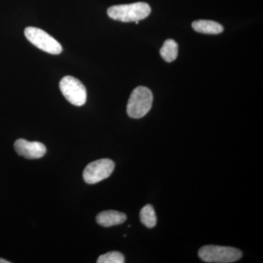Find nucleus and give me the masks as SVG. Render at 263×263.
Masks as SVG:
<instances>
[{"label":"nucleus","mask_w":263,"mask_h":263,"mask_svg":"<svg viewBox=\"0 0 263 263\" xmlns=\"http://www.w3.org/2000/svg\"><path fill=\"white\" fill-rule=\"evenodd\" d=\"M151 8L146 3L114 5L108 9V15L114 20L122 22H139L150 15Z\"/></svg>","instance_id":"obj_1"},{"label":"nucleus","mask_w":263,"mask_h":263,"mask_svg":"<svg viewBox=\"0 0 263 263\" xmlns=\"http://www.w3.org/2000/svg\"><path fill=\"white\" fill-rule=\"evenodd\" d=\"M153 103L152 91L145 86H138L133 90L128 100L127 112L133 119H141L151 110Z\"/></svg>","instance_id":"obj_2"},{"label":"nucleus","mask_w":263,"mask_h":263,"mask_svg":"<svg viewBox=\"0 0 263 263\" xmlns=\"http://www.w3.org/2000/svg\"><path fill=\"white\" fill-rule=\"evenodd\" d=\"M198 255L204 262L230 263L238 261L241 258L243 254L239 249L233 247L209 245L200 248Z\"/></svg>","instance_id":"obj_3"},{"label":"nucleus","mask_w":263,"mask_h":263,"mask_svg":"<svg viewBox=\"0 0 263 263\" xmlns=\"http://www.w3.org/2000/svg\"><path fill=\"white\" fill-rule=\"evenodd\" d=\"M24 34L29 42L46 53L54 55L62 53L61 44L43 29L37 27H27L24 30Z\"/></svg>","instance_id":"obj_4"},{"label":"nucleus","mask_w":263,"mask_h":263,"mask_svg":"<svg viewBox=\"0 0 263 263\" xmlns=\"http://www.w3.org/2000/svg\"><path fill=\"white\" fill-rule=\"evenodd\" d=\"M60 91L66 100L76 106H82L86 102V87L79 79L72 76L64 77L60 82Z\"/></svg>","instance_id":"obj_5"},{"label":"nucleus","mask_w":263,"mask_h":263,"mask_svg":"<svg viewBox=\"0 0 263 263\" xmlns=\"http://www.w3.org/2000/svg\"><path fill=\"white\" fill-rule=\"evenodd\" d=\"M115 168L113 161L108 159H102L91 162L86 166L83 173L85 182L89 184L100 182L108 179Z\"/></svg>","instance_id":"obj_6"},{"label":"nucleus","mask_w":263,"mask_h":263,"mask_svg":"<svg viewBox=\"0 0 263 263\" xmlns=\"http://www.w3.org/2000/svg\"><path fill=\"white\" fill-rule=\"evenodd\" d=\"M14 148L18 155L29 160L41 158L46 153V147L43 143L25 139L17 140L14 143Z\"/></svg>","instance_id":"obj_7"},{"label":"nucleus","mask_w":263,"mask_h":263,"mask_svg":"<svg viewBox=\"0 0 263 263\" xmlns=\"http://www.w3.org/2000/svg\"><path fill=\"white\" fill-rule=\"evenodd\" d=\"M127 219V216L124 213L117 211H105L100 212L97 216L96 221L100 226L108 228L123 224Z\"/></svg>","instance_id":"obj_8"},{"label":"nucleus","mask_w":263,"mask_h":263,"mask_svg":"<svg viewBox=\"0 0 263 263\" xmlns=\"http://www.w3.org/2000/svg\"><path fill=\"white\" fill-rule=\"evenodd\" d=\"M194 30L202 34H218L224 31L222 26L214 21L199 20L193 23Z\"/></svg>","instance_id":"obj_9"},{"label":"nucleus","mask_w":263,"mask_h":263,"mask_svg":"<svg viewBox=\"0 0 263 263\" xmlns=\"http://www.w3.org/2000/svg\"><path fill=\"white\" fill-rule=\"evenodd\" d=\"M179 46L174 40H167L160 49L161 57L167 62H174L178 57Z\"/></svg>","instance_id":"obj_10"},{"label":"nucleus","mask_w":263,"mask_h":263,"mask_svg":"<svg viewBox=\"0 0 263 263\" xmlns=\"http://www.w3.org/2000/svg\"><path fill=\"white\" fill-rule=\"evenodd\" d=\"M142 224L148 228H153L157 224V216L152 205H145L140 213Z\"/></svg>","instance_id":"obj_11"},{"label":"nucleus","mask_w":263,"mask_h":263,"mask_svg":"<svg viewBox=\"0 0 263 263\" xmlns=\"http://www.w3.org/2000/svg\"><path fill=\"white\" fill-rule=\"evenodd\" d=\"M124 255L119 252H110L99 257L98 263H124Z\"/></svg>","instance_id":"obj_12"},{"label":"nucleus","mask_w":263,"mask_h":263,"mask_svg":"<svg viewBox=\"0 0 263 263\" xmlns=\"http://www.w3.org/2000/svg\"><path fill=\"white\" fill-rule=\"evenodd\" d=\"M9 261L5 260L4 259L0 258V263H10Z\"/></svg>","instance_id":"obj_13"}]
</instances>
